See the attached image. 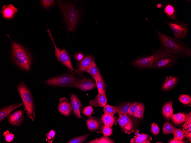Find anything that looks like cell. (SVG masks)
I'll return each instance as SVG.
<instances>
[{
	"label": "cell",
	"mask_w": 191,
	"mask_h": 143,
	"mask_svg": "<svg viewBox=\"0 0 191 143\" xmlns=\"http://www.w3.org/2000/svg\"><path fill=\"white\" fill-rule=\"evenodd\" d=\"M23 105L22 103L14 104L4 107L0 110V121L7 116L13 110Z\"/></svg>",
	"instance_id": "15"
},
{
	"label": "cell",
	"mask_w": 191,
	"mask_h": 143,
	"mask_svg": "<svg viewBox=\"0 0 191 143\" xmlns=\"http://www.w3.org/2000/svg\"><path fill=\"white\" fill-rule=\"evenodd\" d=\"M119 116L122 119L127 125L134 132L135 131V128L132 122L128 115L125 114H122Z\"/></svg>",
	"instance_id": "36"
},
{
	"label": "cell",
	"mask_w": 191,
	"mask_h": 143,
	"mask_svg": "<svg viewBox=\"0 0 191 143\" xmlns=\"http://www.w3.org/2000/svg\"><path fill=\"white\" fill-rule=\"evenodd\" d=\"M56 1L64 18L68 31L73 33L79 19L78 11L71 3Z\"/></svg>",
	"instance_id": "3"
},
{
	"label": "cell",
	"mask_w": 191,
	"mask_h": 143,
	"mask_svg": "<svg viewBox=\"0 0 191 143\" xmlns=\"http://www.w3.org/2000/svg\"><path fill=\"white\" fill-rule=\"evenodd\" d=\"M145 108L144 104L140 102L137 111L135 113L134 116L140 119L143 118Z\"/></svg>",
	"instance_id": "38"
},
{
	"label": "cell",
	"mask_w": 191,
	"mask_h": 143,
	"mask_svg": "<svg viewBox=\"0 0 191 143\" xmlns=\"http://www.w3.org/2000/svg\"><path fill=\"white\" fill-rule=\"evenodd\" d=\"M40 2L43 7L46 9L52 6L55 1L53 0H41Z\"/></svg>",
	"instance_id": "43"
},
{
	"label": "cell",
	"mask_w": 191,
	"mask_h": 143,
	"mask_svg": "<svg viewBox=\"0 0 191 143\" xmlns=\"http://www.w3.org/2000/svg\"><path fill=\"white\" fill-rule=\"evenodd\" d=\"M81 79L72 74H65L49 79L45 83L54 86L78 88Z\"/></svg>",
	"instance_id": "6"
},
{
	"label": "cell",
	"mask_w": 191,
	"mask_h": 143,
	"mask_svg": "<svg viewBox=\"0 0 191 143\" xmlns=\"http://www.w3.org/2000/svg\"><path fill=\"white\" fill-rule=\"evenodd\" d=\"M140 102H135L132 103L130 105L128 110V113L134 116L135 113L137 111Z\"/></svg>",
	"instance_id": "33"
},
{
	"label": "cell",
	"mask_w": 191,
	"mask_h": 143,
	"mask_svg": "<svg viewBox=\"0 0 191 143\" xmlns=\"http://www.w3.org/2000/svg\"><path fill=\"white\" fill-rule=\"evenodd\" d=\"M168 143H186L182 140H179L174 138L170 140Z\"/></svg>",
	"instance_id": "46"
},
{
	"label": "cell",
	"mask_w": 191,
	"mask_h": 143,
	"mask_svg": "<svg viewBox=\"0 0 191 143\" xmlns=\"http://www.w3.org/2000/svg\"><path fill=\"white\" fill-rule=\"evenodd\" d=\"M156 143H162V142H156Z\"/></svg>",
	"instance_id": "47"
},
{
	"label": "cell",
	"mask_w": 191,
	"mask_h": 143,
	"mask_svg": "<svg viewBox=\"0 0 191 143\" xmlns=\"http://www.w3.org/2000/svg\"><path fill=\"white\" fill-rule=\"evenodd\" d=\"M58 109L61 114L65 116H69L72 110L71 104L65 97L60 99Z\"/></svg>",
	"instance_id": "11"
},
{
	"label": "cell",
	"mask_w": 191,
	"mask_h": 143,
	"mask_svg": "<svg viewBox=\"0 0 191 143\" xmlns=\"http://www.w3.org/2000/svg\"><path fill=\"white\" fill-rule=\"evenodd\" d=\"M172 134L174 138L176 139L182 140L185 138L184 132L180 129L175 128Z\"/></svg>",
	"instance_id": "34"
},
{
	"label": "cell",
	"mask_w": 191,
	"mask_h": 143,
	"mask_svg": "<svg viewBox=\"0 0 191 143\" xmlns=\"http://www.w3.org/2000/svg\"><path fill=\"white\" fill-rule=\"evenodd\" d=\"M102 120L104 125L112 127L116 122V118L114 116L104 114L102 116Z\"/></svg>",
	"instance_id": "26"
},
{
	"label": "cell",
	"mask_w": 191,
	"mask_h": 143,
	"mask_svg": "<svg viewBox=\"0 0 191 143\" xmlns=\"http://www.w3.org/2000/svg\"><path fill=\"white\" fill-rule=\"evenodd\" d=\"M102 131L104 136H110L112 132L111 127L104 125L102 127Z\"/></svg>",
	"instance_id": "40"
},
{
	"label": "cell",
	"mask_w": 191,
	"mask_h": 143,
	"mask_svg": "<svg viewBox=\"0 0 191 143\" xmlns=\"http://www.w3.org/2000/svg\"><path fill=\"white\" fill-rule=\"evenodd\" d=\"M87 143H114V141L108 136H104L100 138H96Z\"/></svg>",
	"instance_id": "31"
},
{
	"label": "cell",
	"mask_w": 191,
	"mask_h": 143,
	"mask_svg": "<svg viewBox=\"0 0 191 143\" xmlns=\"http://www.w3.org/2000/svg\"><path fill=\"white\" fill-rule=\"evenodd\" d=\"M86 124L88 129L92 131L99 130L102 126L101 121L93 117H91L87 119Z\"/></svg>",
	"instance_id": "20"
},
{
	"label": "cell",
	"mask_w": 191,
	"mask_h": 143,
	"mask_svg": "<svg viewBox=\"0 0 191 143\" xmlns=\"http://www.w3.org/2000/svg\"><path fill=\"white\" fill-rule=\"evenodd\" d=\"M166 79L162 86V90L164 91H168L173 88L176 84L178 79L176 76L171 75L166 76Z\"/></svg>",
	"instance_id": "17"
},
{
	"label": "cell",
	"mask_w": 191,
	"mask_h": 143,
	"mask_svg": "<svg viewBox=\"0 0 191 143\" xmlns=\"http://www.w3.org/2000/svg\"><path fill=\"white\" fill-rule=\"evenodd\" d=\"M93 109L91 105L85 107L83 109V113L85 116L89 117L91 115Z\"/></svg>",
	"instance_id": "42"
},
{
	"label": "cell",
	"mask_w": 191,
	"mask_h": 143,
	"mask_svg": "<svg viewBox=\"0 0 191 143\" xmlns=\"http://www.w3.org/2000/svg\"><path fill=\"white\" fill-rule=\"evenodd\" d=\"M132 103L130 102H126L124 104L114 106L116 112L119 116L122 114L128 115V110L129 106Z\"/></svg>",
	"instance_id": "27"
},
{
	"label": "cell",
	"mask_w": 191,
	"mask_h": 143,
	"mask_svg": "<svg viewBox=\"0 0 191 143\" xmlns=\"http://www.w3.org/2000/svg\"><path fill=\"white\" fill-rule=\"evenodd\" d=\"M89 134V133L84 135L72 138L67 143H81L83 142L85 140Z\"/></svg>",
	"instance_id": "35"
},
{
	"label": "cell",
	"mask_w": 191,
	"mask_h": 143,
	"mask_svg": "<svg viewBox=\"0 0 191 143\" xmlns=\"http://www.w3.org/2000/svg\"><path fill=\"white\" fill-rule=\"evenodd\" d=\"M187 115L186 114L178 113L172 114L170 118L174 124L176 125H180L186 121Z\"/></svg>",
	"instance_id": "24"
},
{
	"label": "cell",
	"mask_w": 191,
	"mask_h": 143,
	"mask_svg": "<svg viewBox=\"0 0 191 143\" xmlns=\"http://www.w3.org/2000/svg\"><path fill=\"white\" fill-rule=\"evenodd\" d=\"M154 63L152 69H163L172 67L179 59L169 51L160 47L156 50L152 48Z\"/></svg>",
	"instance_id": "2"
},
{
	"label": "cell",
	"mask_w": 191,
	"mask_h": 143,
	"mask_svg": "<svg viewBox=\"0 0 191 143\" xmlns=\"http://www.w3.org/2000/svg\"><path fill=\"white\" fill-rule=\"evenodd\" d=\"M86 72L91 76L94 79L98 77H102L95 60L93 62Z\"/></svg>",
	"instance_id": "25"
},
{
	"label": "cell",
	"mask_w": 191,
	"mask_h": 143,
	"mask_svg": "<svg viewBox=\"0 0 191 143\" xmlns=\"http://www.w3.org/2000/svg\"><path fill=\"white\" fill-rule=\"evenodd\" d=\"M12 58L20 68L29 71L31 60V56L23 46L13 42H12Z\"/></svg>",
	"instance_id": "5"
},
{
	"label": "cell",
	"mask_w": 191,
	"mask_h": 143,
	"mask_svg": "<svg viewBox=\"0 0 191 143\" xmlns=\"http://www.w3.org/2000/svg\"><path fill=\"white\" fill-rule=\"evenodd\" d=\"M94 60L95 58L92 56L88 55L85 56L79 63L78 65V70L81 72H86Z\"/></svg>",
	"instance_id": "19"
},
{
	"label": "cell",
	"mask_w": 191,
	"mask_h": 143,
	"mask_svg": "<svg viewBox=\"0 0 191 143\" xmlns=\"http://www.w3.org/2000/svg\"><path fill=\"white\" fill-rule=\"evenodd\" d=\"M117 120L120 126L122 132L124 131L125 133L128 134L133 132L127 125L122 119L119 116Z\"/></svg>",
	"instance_id": "29"
},
{
	"label": "cell",
	"mask_w": 191,
	"mask_h": 143,
	"mask_svg": "<svg viewBox=\"0 0 191 143\" xmlns=\"http://www.w3.org/2000/svg\"><path fill=\"white\" fill-rule=\"evenodd\" d=\"M47 32L48 33L51 40L53 42L55 49V55L58 61L67 67L69 69L73 71L76 73H80L81 72L79 70L74 69L73 67L71 61L70 57L69 54L64 49H58L54 41V39L49 29H47Z\"/></svg>",
	"instance_id": "7"
},
{
	"label": "cell",
	"mask_w": 191,
	"mask_h": 143,
	"mask_svg": "<svg viewBox=\"0 0 191 143\" xmlns=\"http://www.w3.org/2000/svg\"><path fill=\"white\" fill-rule=\"evenodd\" d=\"M153 63V57L152 55L139 57L130 64L136 68L144 69L152 68Z\"/></svg>",
	"instance_id": "9"
},
{
	"label": "cell",
	"mask_w": 191,
	"mask_h": 143,
	"mask_svg": "<svg viewBox=\"0 0 191 143\" xmlns=\"http://www.w3.org/2000/svg\"><path fill=\"white\" fill-rule=\"evenodd\" d=\"M70 102L73 113L80 118L81 117L80 111L82 104L79 99L76 95L72 94L70 95Z\"/></svg>",
	"instance_id": "13"
},
{
	"label": "cell",
	"mask_w": 191,
	"mask_h": 143,
	"mask_svg": "<svg viewBox=\"0 0 191 143\" xmlns=\"http://www.w3.org/2000/svg\"><path fill=\"white\" fill-rule=\"evenodd\" d=\"M175 128L170 123L166 122L164 123L162 128L163 133L164 134H172Z\"/></svg>",
	"instance_id": "30"
},
{
	"label": "cell",
	"mask_w": 191,
	"mask_h": 143,
	"mask_svg": "<svg viewBox=\"0 0 191 143\" xmlns=\"http://www.w3.org/2000/svg\"><path fill=\"white\" fill-rule=\"evenodd\" d=\"M3 135L5 138V141L7 142H11L14 137V134L7 130L3 131Z\"/></svg>",
	"instance_id": "41"
},
{
	"label": "cell",
	"mask_w": 191,
	"mask_h": 143,
	"mask_svg": "<svg viewBox=\"0 0 191 143\" xmlns=\"http://www.w3.org/2000/svg\"><path fill=\"white\" fill-rule=\"evenodd\" d=\"M75 58L78 62H80L84 58V55L80 52L76 53L74 56Z\"/></svg>",
	"instance_id": "45"
},
{
	"label": "cell",
	"mask_w": 191,
	"mask_h": 143,
	"mask_svg": "<svg viewBox=\"0 0 191 143\" xmlns=\"http://www.w3.org/2000/svg\"><path fill=\"white\" fill-rule=\"evenodd\" d=\"M107 99L105 93H98L93 99L90 100L89 104L91 106H104L107 104Z\"/></svg>",
	"instance_id": "16"
},
{
	"label": "cell",
	"mask_w": 191,
	"mask_h": 143,
	"mask_svg": "<svg viewBox=\"0 0 191 143\" xmlns=\"http://www.w3.org/2000/svg\"><path fill=\"white\" fill-rule=\"evenodd\" d=\"M151 130L152 133L154 135H157L159 133L160 128L157 124L155 123L152 124Z\"/></svg>",
	"instance_id": "44"
},
{
	"label": "cell",
	"mask_w": 191,
	"mask_h": 143,
	"mask_svg": "<svg viewBox=\"0 0 191 143\" xmlns=\"http://www.w3.org/2000/svg\"><path fill=\"white\" fill-rule=\"evenodd\" d=\"M96 86V83L92 80L87 78L81 79L78 88L83 91L90 90Z\"/></svg>",
	"instance_id": "18"
},
{
	"label": "cell",
	"mask_w": 191,
	"mask_h": 143,
	"mask_svg": "<svg viewBox=\"0 0 191 143\" xmlns=\"http://www.w3.org/2000/svg\"><path fill=\"white\" fill-rule=\"evenodd\" d=\"M173 101L169 100L164 105L162 113L164 116L168 120H169L171 116L173 114V109L172 105Z\"/></svg>",
	"instance_id": "22"
},
{
	"label": "cell",
	"mask_w": 191,
	"mask_h": 143,
	"mask_svg": "<svg viewBox=\"0 0 191 143\" xmlns=\"http://www.w3.org/2000/svg\"><path fill=\"white\" fill-rule=\"evenodd\" d=\"M164 23L168 25L174 38L180 40L187 36L188 31V27L184 22L176 19L170 22L164 21Z\"/></svg>",
	"instance_id": "8"
},
{
	"label": "cell",
	"mask_w": 191,
	"mask_h": 143,
	"mask_svg": "<svg viewBox=\"0 0 191 143\" xmlns=\"http://www.w3.org/2000/svg\"><path fill=\"white\" fill-rule=\"evenodd\" d=\"M24 112L23 109L19 110L10 114L8 117V121L12 126H21L24 120Z\"/></svg>",
	"instance_id": "10"
},
{
	"label": "cell",
	"mask_w": 191,
	"mask_h": 143,
	"mask_svg": "<svg viewBox=\"0 0 191 143\" xmlns=\"http://www.w3.org/2000/svg\"><path fill=\"white\" fill-rule=\"evenodd\" d=\"M180 102L184 105H188L191 104V97L187 94H181L178 97Z\"/></svg>",
	"instance_id": "32"
},
{
	"label": "cell",
	"mask_w": 191,
	"mask_h": 143,
	"mask_svg": "<svg viewBox=\"0 0 191 143\" xmlns=\"http://www.w3.org/2000/svg\"><path fill=\"white\" fill-rule=\"evenodd\" d=\"M182 126V130L185 136L191 140V114L190 112L187 115V119Z\"/></svg>",
	"instance_id": "23"
},
{
	"label": "cell",
	"mask_w": 191,
	"mask_h": 143,
	"mask_svg": "<svg viewBox=\"0 0 191 143\" xmlns=\"http://www.w3.org/2000/svg\"><path fill=\"white\" fill-rule=\"evenodd\" d=\"M103 111L104 114L110 115L113 116L116 113V109L114 106L106 104L104 106Z\"/></svg>",
	"instance_id": "37"
},
{
	"label": "cell",
	"mask_w": 191,
	"mask_h": 143,
	"mask_svg": "<svg viewBox=\"0 0 191 143\" xmlns=\"http://www.w3.org/2000/svg\"><path fill=\"white\" fill-rule=\"evenodd\" d=\"M152 140L151 136L148 134H136L134 137L130 140L131 143H151L150 141Z\"/></svg>",
	"instance_id": "21"
},
{
	"label": "cell",
	"mask_w": 191,
	"mask_h": 143,
	"mask_svg": "<svg viewBox=\"0 0 191 143\" xmlns=\"http://www.w3.org/2000/svg\"><path fill=\"white\" fill-rule=\"evenodd\" d=\"M17 88L27 117L34 121L36 116L35 108L31 92L27 86L23 82L17 85Z\"/></svg>",
	"instance_id": "4"
},
{
	"label": "cell",
	"mask_w": 191,
	"mask_h": 143,
	"mask_svg": "<svg viewBox=\"0 0 191 143\" xmlns=\"http://www.w3.org/2000/svg\"><path fill=\"white\" fill-rule=\"evenodd\" d=\"M18 9L12 4L4 5L0 11L3 17L7 19H13Z\"/></svg>",
	"instance_id": "14"
},
{
	"label": "cell",
	"mask_w": 191,
	"mask_h": 143,
	"mask_svg": "<svg viewBox=\"0 0 191 143\" xmlns=\"http://www.w3.org/2000/svg\"><path fill=\"white\" fill-rule=\"evenodd\" d=\"M94 79L98 88V93L105 94L106 90V84L102 77H98Z\"/></svg>",
	"instance_id": "28"
},
{
	"label": "cell",
	"mask_w": 191,
	"mask_h": 143,
	"mask_svg": "<svg viewBox=\"0 0 191 143\" xmlns=\"http://www.w3.org/2000/svg\"><path fill=\"white\" fill-rule=\"evenodd\" d=\"M55 131L51 129L46 134V140L49 143H52L55 139Z\"/></svg>",
	"instance_id": "39"
},
{
	"label": "cell",
	"mask_w": 191,
	"mask_h": 143,
	"mask_svg": "<svg viewBox=\"0 0 191 143\" xmlns=\"http://www.w3.org/2000/svg\"><path fill=\"white\" fill-rule=\"evenodd\" d=\"M162 7L164 13L168 18L172 21L177 19L176 8L172 3L167 2Z\"/></svg>",
	"instance_id": "12"
},
{
	"label": "cell",
	"mask_w": 191,
	"mask_h": 143,
	"mask_svg": "<svg viewBox=\"0 0 191 143\" xmlns=\"http://www.w3.org/2000/svg\"><path fill=\"white\" fill-rule=\"evenodd\" d=\"M151 25L156 32L161 47L169 51L179 58L191 57V49L189 46L180 40L163 34Z\"/></svg>",
	"instance_id": "1"
}]
</instances>
